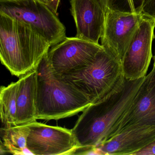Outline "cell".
<instances>
[{"label": "cell", "instance_id": "19", "mask_svg": "<svg viewBox=\"0 0 155 155\" xmlns=\"http://www.w3.org/2000/svg\"><path fill=\"white\" fill-rule=\"evenodd\" d=\"M41 2H42V3H44V4H46V5H48L49 3L50 2V0H39Z\"/></svg>", "mask_w": 155, "mask_h": 155}, {"label": "cell", "instance_id": "6", "mask_svg": "<svg viewBox=\"0 0 155 155\" xmlns=\"http://www.w3.org/2000/svg\"><path fill=\"white\" fill-rule=\"evenodd\" d=\"M105 21L101 45L110 56L121 64L140 24L142 13L121 12L104 9Z\"/></svg>", "mask_w": 155, "mask_h": 155}, {"label": "cell", "instance_id": "14", "mask_svg": "<svg viewBox=\"0 0 155 155\" xmlns=\"http://www.w3.org/2000/svg\"><path fill=\"white\" fill-rule=\"evenodd\" d=\"M29 133L28 124L17 125L1 129V151L13 155L25 154Z\"/></svg>", "mask_w": 155, "mask_h": 155}, {"label": "cell", "instance_id": "2", "mask_svg": "<svg viewBox=\"0 0 155 155\" xmlns=\"http://www.w3.org/2000/svg\"><path fill=\"white\" fill-rule=\"evenodd\" d=\"M51 48L31 25L0 13V59L12 75L20 78L36 70Z\"/></svg>", "mask_w": 155, "mask_h": 155}, {"label": "cell", "instance_id": "13", "mask_svg": "<svg viewBox=\"0 0 155 155\" xmlns=\"http://www.w3.org/2000/svg\"><path fill=\"white\" fill-rule=\"evenodd\" d=\"M18 82L15 126L25 125L37 121L36 70L20 78Z\"/></svg>", "mask_w": 155, "mask_h": 155}, {"label": "cell", "instance_id": "5", "mask_svg": "<svg viewBox=\"0 0 155 155\" xmlns=\"http://www.w3.org/2000/svg\"><path fill=\"white\" fill-rule=\"evenodd\" d=\"M0 13L28 23L53 47L64 40L66 28L58 14L39 0L0 1Z\"/></svg>", "mask_w": 155, "mask_h": 155}, {"label": "cell", "instance_id": "20", "mask_svg": "<svg viewBox=\"0 0 155 155\" xmlns=\"http://www.w3.org/2000/svg\"><path fill=\"white\" fill-rule=\"evenodd\" d=\"M153 59H154V64H153V65H154L155 66V56L153 57Z\"/></svg>", "mask_w": 155, "mask_h": 155}, {"label": "cell", "instance_id": "22", "mask_svg": "<svg viewBox=\"0 0 155 155\" xmlns=\"http://www.w3.org/2000/svg\"><path fill=\"white\" fill-rule=\"evenodd\" d=\"M154 21H155V18H154Z\"/></svg>", "mask_w": 155, "mask_h": 155}, {"label": "cell", "instance_id": "16", "mask_svg": "<svg viewBox=\"0 0 155 155\" xmlns=\"http://www.w3.org/2000/svg\"><path fill=\"white\" fill-rule=\"evenodd\" d=\"M141 13L146 17L155 18V0H144Z\"/></svg>", "mask_w": 155, "mask_h": 155}, {"label": "cell", "instance_id": "17", "mask_svg": "<svg viewBox=\"0 0 155 155\" xmlns=\"http://www.w3.org/2000/svg\"><path fill=\"white\" fill-rule=\"evenodd\" d=\"M155 155V140L149 145L134 153L133 155Z\"/></svg>", "mask_w": 155, "mask_h": 155}, {"label": "cell", "instance_id": "15", "mask_svg": "<svg viewBox=\"0 0 155 155\" xmlns=\"http://www.w3.org/2000/svg\"><path fill=\"white\" fill-rule=\"evenodd\" d=\"M18 81L7 87L2 86L0 91V110L2 122L5 127L15 126L17 114Z\"/></svg>", "mask_w": 155, "mask_h": 155}, {"label": "cell", "instance_id": "9", "mask_svg": "<svg viewBox=\"0 0 155 155\" xmlns=\"http://www.w3.org/2000/svg\"><path fill=\"white\" fill-rule=\"evenodd\" d=\"M155 28L154 18L144 15L122 64L125 78L134 80L146 76L152 57Z\"/></svg>", "mask_w": 155, "mask_h": 155}, {"label": "cell", "instance_id": "7", "mask_svg": "<svg viewBox=\"0 0 155 155\" xmlns=\"http://www.w3.org/2000/svg\"><path fill=\"white\" fill-rule=\"evenodd\" d=\"M103 49L99 43L76 37H67L51 47L47 55L48 63L55 75H62L87 68Z\"/></svg>", "mask_w": 155, "mask_h": 155}, {"label": "cell", "instance_id": "4", "mask_svg": "<svg viewBox=\"0 0 155 155\" xmlns=\"http://www.w3.org/2000/svg\"><path fill=\"white\" fill-rule=\"evenodd\" d=\"M57 76L83 93L91 103L114 92L125 78L122 64L104 49L99 52L94 61L87 68Z\"/></svg>", "mask_w": 155, "mask_h": 155}, {"label": "cell", "instance_id": "12", "mask_svg": "<svg viewBox=\"0 0 155 155\" xmlns=\"http://www.w3.org/2000/svg\"><path fill=\"white\" fill-rule=\"evenodd\" d=\"M155 140V126L123 130L95 148L102 155H133Z\"/></svg>", "mask_w": 155, "mask_h": 155}, {"label": "cell", "instance_id": "10", "mask_svg": "<svg viewBox=\"0 0 155 155\" xmlns=\"http://www.w3.org/2000/svg\"><path fill=\"white\" fill-rule=\"evenodd\" d=\"M155 126V66L146 76L115 135L138 127ZM114 135V136H115Z\"/></svg>", "mask_w": 155, "mask_h": 155}, {"label": "cell", "instance_id": "3", "mask_svg": "<svg viewBox=\"0 0 155 155\" xmlns=\"http://www.w3.org/2000/svg\"><path fill=\"white\" fill-rule=\"evenodd\" d=\"M47 55L36 69V119L58 120L83 111L91 102L83 93L53 73Z\"/></svg>", "mask_w": 155, "mask_h": 155}, {"label": "cell", "instance_id": "8", "mask_svg": "<svg viewBox=\"0 0 155 155\" xmlns=\"http://www.w3.org/2000/svg\"><path fill=\"white\" fill-rule=\"evenodd\" d=\"M27 150L35 155H74L79 149L71 130L34 121L28 124Z\"/></svg>", "mask_w": 155, "mask_h": 155}, {"label": "cell", "instance_id": "21", "mask_svg": "<svg viewBox=\"0 0 155 155\" xmlns=\"http://www.w3.org/2000/svg\"><path fill=\"white\" fill-rule=\"evenodd\" d=\"M1 1V0H0ZM4 1H14V0H4Z\"/></svg>", "mask_w": 155, "mask_h": 155}, {"label": "cell", "instance_id": "18", "mask_svg": "<svg viewBox=\"0 0 155 155\" xmlns=\"http://www.w3.org/2000/svg\"><path fill=\"white\" fill-rule=\"evenodd\" d=\"M61 0H50L48 6L54 12L58 14V10Z\"/></svg>", "mask_w": 155, "mask_h": 155}, {"label": "cell", "instance_id": "11", "mask_svg": "<svg viewBox=\"0 0 155 155\" xmlns=\"http://www.w3.org/2000/svg\"><path fill=\"white\" fill-rule=\"evenodd\" d=\"M71 12L77 28L76 37L99 43L105 12L100 0H70Z\"/></svg>", "mask_w": 155, "mask_h": 155}, {"label": "cell", "instance_id": "1", "mask_svg": "<svg viewBox=\"0 0 155 155\" xmlns=\"http://www.w3.org/2000/svg\"><path fill=\"white\" fill-rule=\"evenodd\" d=\"M144 78H125L114 92L83 110L71 129L79 147L75 154H89L115 135Z\"/></svg>", "mask_w": 155, "mask_h": 155}]
</instances>
